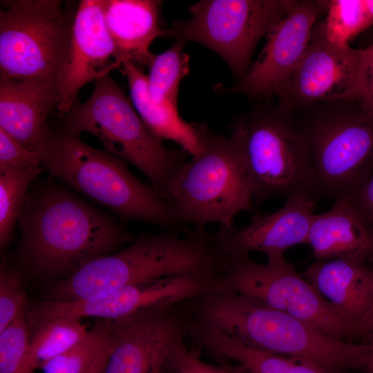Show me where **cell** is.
Returning a JSON list of instances; mask_svg holds the SVG:
<instances>
[{
  "mask_svg": "<svg viewBox=\"0 0 373 373\" xmlns=\"http://www.w3.org/2000/svg\"><path fill=\"white\" fill-rule=\"evenodd\" d=\"M294 0H202L176 20L165 36L209 48L228 64L238 82L251 66L259 40L289 12Z\"/></svg>",
  "mask_w": 373,
  "mask_h": 373,
  "instance_id": "obj_9",
  "label": "cell"
},
{
  "mask_svg": "<svg viewBox=\"0 0 373 373\" xmlns=\"http://www.w3.org/2000/svg\"><path fill=\"white\" fill-rule=\"evenodd\" d=\"M189 321L182 305L113 321L111 352L102 373H173Z\"/></svg>",
  "mask_w": 373,
  "mask_h": 373,
  "instance_id": "obj_13",
  "label": "cell"
},
{
  "mask_svg": "<svg viewBox=\"0 0 373 373\" xmlns=\"http://www.w3.org/2000/svg\"><path fill=\"white\" fill-rule=\"evenodd\" d=\"M228 258L214 233L193 227L186 234L171 231L140 233L124 249L94 258L58 283L52 300L100 297L126 286L161 278L200 275L216 278Z\"/></svg>",
  "mask_w": 373,
  "mask_h": 373,
  "instance_id": "obj_2",
  "label": "cell"
},
{
  "mask_svg": "<svg viewBox=\"0 0 373 373\" xmlns=\"http://www.w3.org/2000/svg\"><path fill=\"white\" fill-rule=\"evenodd\" d=\"M189 338L213 356L235 362L248 373H327L305 360L257 349L200 321H194Z\"/></svg>",
  "mask_w": 373,
  "mask_h": 373,
  "instance_id": "obj_21",
  "label": "cell"
},
{
  "mask_svg": "<svg viewBox=\"0 0 373 373\" xmlns=\"http://www.w3.org/2000/svg\"><path fill=\"white\" fill-rule=\"evenodd\" d=\"M373 332V306L370 312L358 325L356 330V336L366 337Z\"/></svg>",
  "mask_w": 373,
  "mask_h": 373,
  "instance_id": "obj_34",
  "label": "cell"
},
{
  "mask_svg": "<svg viewBox=\"0 0 373 373\" xmlns=\"http://www.w3.org/2000/svg\"><path fill=\"white\" fill-rule=\"evenodd\" d=\"M122 66L128 79L132 104L149 129L162 140L175 142L191 156L197 154L200 142L195 123L184 120L177 107L154 102L147 75L140 68L130 61H124Z\"/></svg>",
  "mask_w": 373,
  "mask_h": 373,
  "instance_id": "obj_22",
  "label": "cell"
},
{
  "mask_svg": "<svg viewBox=\"0 0 373 373\" xmlns=\"http://www.w3.org/2000/svg\"><path fill=\"white\" fill-rule=\"evenodd\" d=\"M365 338L369 347V362L365 369V373H373V332L368 334Z\"/></svg>",
  "mask_w": 373,
  "mask_h": 373,
  "instance_id": "obj_35",
  "label": "cell"
},
{
  "mask_svg": "<svg viewBox=\"0 0 373 373\" xmlns=\"http://www.w3.org/2000/svg\"><path fill=\"white\" fill-rule=\"evenodd\" d=\"M303 278L356 330L373 306V271L350 259L317 261Z\"/></svg>",
  "mask_w": 373,
  "mask_h": 373,
  "instance_id": "obj_18",
  "label": "cell"
},
{
  "mask_svg": "<svg viewBox=\"0 0 373 373\" xmlns=\"http://www.w3.org/2000/svg\"><path fill=\"white\" fill-rule=\"evenodd\" d=\"M57 104L54 85L0 76V129L27 149L41 155L52 131L48 117Z\"/></svg>",
  "mask_w": 373,
  "mask_h": 373,
  "instance_id": "obj_17",
  "label": "cell"
},
{
  "mask_svg": "<svg viewBox=\"0 0 373 373\" xmlns=\"http://www.w3.org/2000/svg\"><path fill=\"white\" fill-rule=\"evenodd\" d=\"M358 102L360 113L373 119V44L364 49L363 91Z\"/></svg>",
  "mask_w": 373,
  "mask_h": 373,
  "instance_id": "obj_32",
  "label": "cell"
},
{
  "mask_svg": "<svg viewBox=\"0 0 373 373\" xmlns=\"http://www.w3.org/2000/svg\"><path fill=\"white\" fill-rule=\"evenodd\" d=\"M200 351L199 347L189 350L184 345L175 358L173 373H235V365L229 363L214 365L203 361Z\"/></svg>",
  "mask_w": 373,
  "mask_h": 373,
  "instance_id": "obj_30",
  "label": "cell"
},
{
  "mask_svg": "<svg viewBox=\"0 0 373 373\" xmlns=\"http://www.w3.org/2000/svg\"><path fill=\"white\" fill-rule=\"evenodd\" d=\"M30 340L26 314L0 332V373H28L25 360Z\"/></svg>",
  "mask_w": 373,
  "mask_h": 373,
  "instance_id": "obj_27",
  "label": "cell"
},
{
  "mask_svg": "<svg viewBox=\"0 0 373 373\" xmlns=\"http://www.w3.org/2000/svg\"><path fill=\"white\" fill-rule=\"evenodd\" d=\"M80 319L60 318L43 325L33 332L28 348L25 367L35 373L48 361L75 345L88 332Z\"/></svg>",
  "mask_w": 373,
  "mask_h": 373,
  "instance_id": "obj_23",
  "label": "cell"
},
{
  "mask_svg": "<svg viewBox=\"0 0 373 373\" xmlns=\"http://www.w3.org/2000/svg\"><path fill=\"white\" fill-rule=\"evenodd\" d=\"M318 1H296L267 35L266 44L245 77L228 90L252 99L276 96L289 79L311 42Z\"/></svg>",
  "mask_w": 373,
  "mask_h": 373,
  "instance_id": "obj_15",
  "label": "cell"
},
{
  "mask_svg": "<svg viewBox=\"0 0 373 373\" xmlns=\"http://www.w3.org/2000/svg\"><path fill=\"white\" fill-rule=\"evenodd\" d=\"M43 167L14 169L0 166V244L10 240L16 222L20 218L32 180Z\"/></svg>",
  "mask_w": 373,
  "mask_h": 373,
  "instance_id": "obj_25",
  "label": "cell"
},
{
  "mask_svg": "<svg viewBox=\"0 0 373 373\" xmlns=\"http://www.w3.org/2000/svg\"><path fill=\"white\" fill-rule=\"evenodd\" d=\"M26 297L19 276L4 265L0 271V332L26 314Z\"/></svg>",
  "mask_w": 373,
  "mask_h": 373,
  "instance_id": "obj_28",
  "label": "cell"
},
{
  "mask_svg": "<svg viewBox=\"0 0 373 373\" xmlns=\"http://www.w3.org/2000/svg\"><path fill=\"white\" fill-rule=\"evenodd\" d=\"M215 287L287 313L332 337L346 340L356 336L354 327L284 256L265 264L249 256L228 258Z\"/></svg>",
  "mask_w": 373,
  "mask_h": 373,
  "instance_id": "obj_10",
  "label": "cell"
},
{
  "mask_svg": "<svg viewBox=\"0 0 373 373\" xmlns=\"http://www.w3.org/2000/svg\"><path fill=\"white\" fill-rule=\"evenodd\" d=\"M365 9L371 25H373V0H364Z\"/></svg>",
  "mask_w": 373,
  "mask_h": 373,
  "instance_id": "obj_36",
  "label": "cell"
},
{
  "mask_svg": "<svg viewBox=\"0 0 373 373\" xmlns=\"http://www.w3.org/2000/svg\"><path fill=\"white\" fill-rule=\"evenodd\" d=\"M195 125L200 151L179 168L163 199L187 224L229 227L239 213L257 209L241 154L231 137Z\"/></svg>",
  "mask_w": 373,
  "mask_h": 373,
  "instance_id": "obj_5",
  "label": "cell"
},
{
  "mask_svg": "<svg viewBox=\"0 0 373 373\" xmlns=\"http://www.w3.org/2000/svg\"><path fill=\"white\" fill-rule=\"evenodd\" d=\"M120 66L106 25L104 0L80 1L55 84L58 111L64 115L68 113L84 86Z\"/></svg>",
  "mask_w": 373,
  "mask_h": 373,
  "instance_id": "obj_14",
  "label": "cell"
},
{
  "mask_svg": "<svg viewBox=\"0 0 373 373\" xmlns=\"http://www.w3.org/2000/svg\"><path fill=\"white\" fill-rule=\"evenodd\" d=\"M303 126L311 149L310 195L314 200L350 198L373 174V119L359 111L339 110Z\"/></svg>",
  "mask_w": 373,
  "mask_h": 373,
  "instance_id": "obj_11",
  "label": "cell"
},
{
  "mask_svg": "<svg viewBox=\"0 0 373 373\" xmlns=\"http://www.w3.org/2000/svg\"><path fill=\"white\" fill-rule=\"evenodd\" d=\"M20 219L24 253L47 274H70L134 239L111 216L54 186L29 199Z\"/></svg>",
  "mask_w": 373,
  "mask_h": 373,
  "instance_id": "obj_3",
  "label": "cell"
},
{
  "mask_svg": "<svg viewBox=\"0 0 373 373\" xmlns=\"http://www.w3.org/2000/svg\"><path fill=\"white\" fill-rule=\"evenodd\" d=\"M63 130L97 137L106 152L137 167L163 199L175 173L189 155L169 149L144 123L132 102L111 75L95 82L89 98L64 115Z\"/></svg>",
  "mask_w": 373,
  "mask_h": 373,
  "instance_id": "obj_6",
  "label": "cell"
},
{
  "mask_svg": "<svg viewBox=\"0 0 373 373\" xmlns=\"http://www.w3.org/2000/svg\"><path fill=\"white\" fill-rule=\"evenodd\" d=\"M50 174L106 206L125 220L157 225L182 234L188 224L151 186L138 180L126 162L95 149L64 130L52 131L41 153Z\"/></svg>",
  "mask_w": 373,
  "mask_h": 373,
  "instance_id": "obj_4",
  "label": "cell"
},
{
  "mask_svg": "<svg viewBox=\"0 0 373 373\" xmlns=\"http://www.w3.org/2000/svg\"><path fill=\"white\" fill-rule=\"evenodd\" d=\"M315 200L307 193L287 198L278 211L263 214L250 213L249 224L242 227H220L214 233L220 251L227 257L261 252L267 260L284 256L289 248L307 244L314 216Z\"/></svg>",
  "mask_w": 373,
  "mask_h": 373,
  "instance_id": "obj_16",
  "label": "cell"
},
{
  "mask_svg": "<svg viewBox=\"0 0 373 373\" xmlns=\"http://www.w3.org/2000/svg\"><path fill=\"white\" fill-rule=\"evenodd\" d=\"M160 5L154 0H104L106 25L122 64H151L155 55L149 47L166 32L160 22Z\"/></svg>",
  "mask_w": 373,
  "mask_h": 373,
  "instance_id": "obj_19",
  "label": "cell"
},
{
  "mask_svg": "<svg viewBox=\"0 0 373 373\" xmlns=\"http://www.w3.org/2000/svg\"><path fill=\"white\" fill-rule=\"evenodd\" d=\"M307 244L317 261L364 262L373 255V229L364 223L347 198L337 199L328 211L314 214Z\"/></svg>",
  "mask_w": 373,
  "mask_h": 373,
  "instance_id": "obj_20",
  "label": "cell"
},
{
  "mask_svg": "<svg viewBox=\"0 0 373 373\" xmlns=\"http://www.w3.org/2000/svg\"><path fill=\"white\" fill-rule=\"evenodd\" d=\"M364 49L338 46L318 31L296 69L276 97L278 106L294 110L318 102L358 100L363 91Z\"/></svg>",
  "mask_w": 373,
  "mask_h": 373,
  "instance_id": "obj_12",
  "label": "cell"
},
{
  "mask_svg": "<svg viewBox=\"0 0 373 373\" xmlns=\"http://www.w3.org/2000/svg\"><path fill=\"white\" fill-rule=\"evenodd\" d=\"M185 44L175 40L168 50L155 55L149 66V93L156 104L177 107L180 82L189 72V57L183 52Z\"/></svg>",
  "mask_w": 373,
  "mask_h": 373,
  "instance_id": "obj_24",
  "label": "cell"
},
{
  "mask_svg": "<svg viewBox=\"0 0 373 373\" xmlns=\"http://www.w3.org/2000/svg\"><path fill=\"white\" fill-rule=\"evenodd\" d=\"M73 20L60 0L1 1L0 76L55 86Z\"/></svg>",
  "mask_w": 373,
  "mask_h": 373,
  "instance_id": "obj_8",
  "label": "cell"
},
{
  "mask_svg": "<svg viewBox=\"0 0 373 373\" xmlns=\"http://www.w3.org/2000/svg\"><path fill=\"white\" fill-rule=\"evenodd\" d=\"M112 334V333H111ZM111 347V336L85 373H102L106 366Z\"/></svg>",
  "mask_w": 373,
  "mask_h": 373,
  "instance_id": "obj_33",
  "label": "cell"
},
{
  "mask_svg": "<svg viewBox=\"0 0 373 373\" xmlns=\"http://www.w3.org/2000/svg\"><path fill=\"white\" fill-rule=\"evenodd\" d=\"M327 13L318 30L330 43L348 46L358 34L372 26L364 0L325 1Z\"/></svg>",
  "mask_w": 373,
  "mask_h": 373,
  "instance_id": "obj_26",
  "label": "cell"
},
{
  "mask_svg": "<svg viewBox=\"0 0 373 373\" xmlns=\"http://www.w3.org/2000/svg\"><path fill=\"white\" fill-rule=\"evenodd\" d=\"M348 200L364 223L373 229V174Z\"/></svg>",
  "mask_w": 373,
  "mask_h": 373,
  "instance_id": "obj_31",
  "label": "cell"
},
{
  "mask_svg": "<svg viewBox=\"0 0 373 373\" xmlns=\"http://www.w3.org/2000/svg\"><path fill=\"white\" fill-rule=\"evenodd\" d=\"M191 318L251 347L305 360L327 373L365 370L367 343L328 336L312 325L238 293L214 287L183 303Z\"/></svg>",
  "mask_w": 373,
  "mask_h": 373,
  "instance_id": "obj_1",
  "label": "cell"
},
{
  "mask_svg": "<svg viewBox=\"0 0 373 373\" xmlns=\"http://www.w3.org/2000/svg\"><path fill=\"white\" fill-rule=\"evenodd\" d=\"M0 166L14 169L43 167L41 155L32 152L0 129Z\"/></svg>",
  "mask_w": 373,
  "mask_h": 373,
  "instance_id": "obj_29",
  "label": "cell"
},
{
  "mask_svg": "<svg viewBox=\"0 0 373 373\" xmlns=\"http://www.w3.org/2000/svg\"><path fill=\"white\" fill-rule=\"evenodd\" d=\"M235 373H248L244 368L238 365H235Z\"/></svg>",
  "mask_w": 373,
  "mask_h": 373,
  "instance_id": "obj_37",
  "label": "cell"
},
{
  "mask_svg": "<svg viewBox=\"0 0 373 373\" xmlns=\"http://www.w3.org/2000/svg\"><path fill=\"white\" fill-rule=\"evenodd\" d=\"M230 127L257 207L275 198L310 195V144L291 113L260 107L234 119Z\"/></svg>",
  "mask_w": 373,
  "mask_h": 373,
  "instance_id": "obj_7",
  "label": "cell"
}]
</instances>
